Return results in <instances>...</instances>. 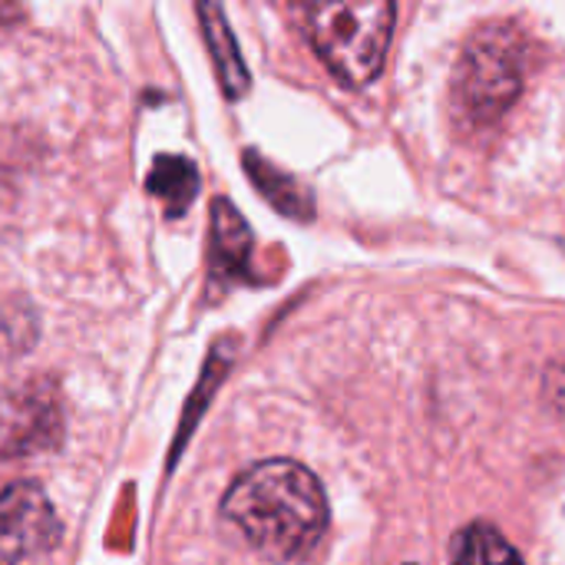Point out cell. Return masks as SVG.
Returning <instances> with one entry per match:
<instances>
[{"label":"cell","instance_id":"obj_5","mask_svg":"<svg viewBox=\"0 0 565 565\" xmlns=\"http://www.w3.org/2000/svg\"><path fill=\"white\" fill-rule=\"evenodd\" d=\"M60 440V411L50 394H17L0 407V457L36 454Z\"/></svg>","mask_w":565,"mask_h":565},{"label":"cell","instance_id":"obj_6","mask_svg":"<svg viewBox=\"0 0 565 565\" xmlns=\"http://www.w3.org/2000/svg\"><path fill=\"white\" fill-rule=\"evenodd\" d=\"M252 262V228L238 215V209L228 199L212 202V248L209 265L215 281H242L248 278Z\"/></svg>","mask_w":565,"mask_h":565},{"label":"cell","instance_id":"obj_1","mask_svg":"<svg viewBox=\"0 0 565 565\" xmlns=\"http://www.w3.org/2000/svg\"><path fill=\"white\" fill-rule=\"evenodd\" d=\"M222 516L265 559L298 563L324 540L328 500L308 467L295 460H265L228 487Z\"/></svg>","mask_w":565,"mask_h":565},{"label":"cell","instance_id":"obj_2","mask_svg":"<svg viewBox=\"0 0 565 565\" xmlns=\"http://www.w3.org/2000/svg\"><path fill=\"white\" fill-rule=\"evenodd\" d=\"M394 3L391 0H338L308 7V36L321 63L344 86H367L391 46L394 33Z\"/></svg>","mask_w":565,"mask_h":565},{"label":"cell","instance_id":"obj_3","mask_svg":"<svg viewBox=\"0 0 565 565\" xmlns=\"http://www.w3.org/2000/svg\"><path fill=\"white\" fill-rule=\"evenodd\" d=\"M523 93V43L520 33L507 23H490L473 33L467 43L457 79L454 99L460 116L470 126H493L507 116V109Z\"/></svg>","mask_w":565,"mask_h":565},{"label":"cell","instance_id":"obj_8","mask_svg":"<svg viewBox=\"0 0 565 565\" xmlns=\"http://www.w3.org/2000/svg\"><path fill=\"white\" fill-rule=\"evenodd\" d=\"M146 189L162 202L169 218H179L199 195V169L185 156H159L146 175Z\"/></svg>","mask_w":565,"mask_h":565},{"label":"cell","instance_id":"obj_4","mask_svg":"<svg viewBox=\"0 0 565 565\" xmlns=\"http://www.w3.org/2000/svg\"><path fill=\"white\" fill-rule=\"evenodd\" d=\"M63 540V523L36 483H10L0 493V565H33Z\"/></svg>","mask_w":565,"mask_h":565},{"label":"cell","instance_id":"obj_7","mask_svg":"<svg viewBox=\"0 0 565 565\" xmlns=\"http://www.w3.org/2000/svg\"><path fill=\"white\" fill-rule=\"evenodd\" d=\"M199 20H202V33H205V43L212 50V63H215V73H218V83L225 89L228 99H238L248 93V70L242 63V53H238V43L228 30V20L222 13V7L215 3H199Z\"/></svg>","mask_w":565,"mask_h":565},{"label":"cell","instance_id":"obj_10","mask_svg":"<svg viewBox=\"0 0 565 565\" xmlns=\"http://www.w3.org/2000/svg\"><path fill=\"white\" fill-rule=\"evenodd\" d=\"M454 565H523L520 553L490 523H473L457 540Z\"/></svg>","mask_w":565,"mask_h":565},{"label":"cell","instance_id":"obj_9","mask_svg":"<svg viewBox=\"0 0 565 565\" xmlns=\"http://www.w3.org/2000/svg\"><path fill=\"white\" fill-rule=\"evenodd\" d=\"M245 172L252 175V182L258 185V192H262L271 205H278L285 215L311 218L315 202H311V195L301 189L298 179H291L288 172L275 169V166H271L268 159H262L258 152H245Z\"/></svg>","mask_w":565,"mask_h":565}]
</instances>
